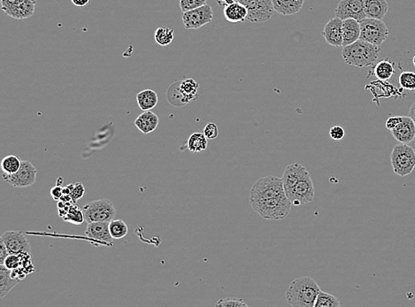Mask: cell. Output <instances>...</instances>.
<instances>
[{"instance_id":"obj_10","label":"cell","mask_w":415,"mask_h":307,"mask_svg":"<svg viewBox=\"0 0 415 307\" xmlns=\"http://www.w3.org/2000/svg\"><path fill=\"white\" fill-rule=\"evenodd\" d=\"M214 19V11L209 5H204L183 14V22L186 30H198Z\"/></svg>"},{"instance_id":"obj_32","label":"cell","mask_w":415,"mask_h":307,"mask_svg":"<svg viewBox=\"0 0 415 307\" xmlns=\"http://www.w3.org/2000/svg\"><path fill=\"white\" fill-rule=\"evenodd\" d=\"M341 303L338 297L321 291L315 301V307H339Z\"/></svg>"},{"instance_id":"obj_23","label":"cell","mask_w":415,"mask_h":307,"mask_svg":"<svg viewBox=\"0 0 415 307\" xmlns=\"http://www.w3.org/2000/svg\"><path fill=\"white\" fill-rule=\"evenodd\" d=\"M223 14H224L226 20L232 23L244 22L247 20V8L244 5H242L241 3L237 2V1L225 7Z\"/></svg>"},{"instance_id":"obj_15","label":"cell","mask_w":415,"mask_h":307,"mask_svg":"<svg viewBox=\"0 0 415 307\" xmlns=\"http://www.w3.org/2000/svg\"><path fill=\"white\" fill-rule=\"evenodd\" d=\"M392 137L401 144L412 143L415 138V123L410 116H402L399 125L391 131Z\"/></svg>"},{"instance_id":"obj_46","label":"cell","mask_w":415,"mask_h":307,"mask_svg":"<svg viewBox=\"0 0 415 307\" xmlns=\"http://www.w3.org/2000/svg\"><path fill=\"white\" fill-rule=\"evenodd\" d=\"M71 1L76 7H84L89 5L91 0H71Z\"/></svg>"},{"instance_id":"obj_48","label":"cell","mask_w":415,"mask_h":307,"mask_svg":"<svg viewBox=\"0 0 415 307\" xmlns=\"http://www.w3.org/2000/svg\"><path fill=\"white\" fill-rule=\"evenodd\" d=\"M260 1H262L264 4H267L268 6H273L272 5V0H260Z\"/></svg>"},{"instance_id":"obj_34","label":"cell","mask_w":415,"mask_h":307,"mask_svg":"<svg viewBox=\"0 0 415 307\" xmlns=\"http://www.w3.org/2000/svg\"><path fill=\"white\" fill-rule=\"evenodd\" d=\"M62 218L64 220L69 221L71 223L75 224V225H81V224L84 223V221L85 220L84 211L81 210L80 208L76 206H71L68 213Z\"/></svg>"},{"instance_id":"obj_37","label":"cell","mask_w":415,"mask_h":307,"mask_svg":"<svg viewBox=\"0 0 415 307\" xmlns=\"http://www.w3.org/2000/svg\"><path fill=\"white\" fill-rule=\"evenodd\" d=\"M180 8L181 12L193 10L198 7H203L208 3V0H180Z\"/></svg>"},{"instance_id":"obj_16","label":"cell","mask_w":415,"mask_h":307,"mask_svg":"<svg viewBox=\"0 0 415 307\" xmlns=\"http://www.w3.org/2000/svg\"><path fill=\"white\" fill-rule=\"evenodd\" d=\"M305 169L306 168L299 163L291 164L285 168L281 180H282L285 194L287 197L292 193V190L296 186V184H298V181L301 179L302 175L304 174Z\"/></svg>"},{"instance_id":"obj_17","label":"cell","mask_w":415,"mask_h":307,"mask_svg":"<svg viewBox=\"0 0 415 307\" xmlns=\"http://www.w3.org/2000/svg\"><path fill=\"white\" fill-rule=\"evenodd\" d=\"M36 6L37 0H23L20 3L4 9L3 12L12 18L23 20L33 15L36 11Z\"/></svg>"},{"instance_id":"obj_19","label":"cell","mask_w":415,"mask_h":307,"mask_svg":"<svg viewBox=\"0 0 415 307\" xmlns=\"http://www.w3.org/2000/svg\"><path fill=\"white\" fill-rule=\"evenodd\" d=\"M305 0H272L274 10L283 16L298 14L301 11Z\"/></svg>"},{"instance_id":"obj_11","label":"cell","mask_w":415,"mask_h":307,"mask_svg":"<svg viewBox=\"0 0 415 307\" xmlns=\"http://www.w3.org/2000/svg\"><path fill=\"white\" fill-rule=\"evenodd\" d=\"M244 5L248 10L247 20L252 23L264 22L269 20L274 14V7L268 6L260 0H235Z\"/></svg>"},{"instance_id":"obj_44","label":"cell","mask_w":415,"mask_h":307,"mask_svg":"<svg viewBox=\"0 0 415 307\" xmlns=\"http://www.w3.org/2000/svg\"><path fill=\"white\" fill-rule=\"evenodd\" d=\"M50 195H51V197H54V200H60L61 197L63 196V188L60 186V185L54 186V187L50 190Z\"/></svg>"},{"instance_id":"obj_31","label":"cell","mask_w":415,"mask_h":307,"mask_svg":"<svg viewBox=\"0 0 415 307\" xmlns=\"http://www.w3.org/2000/svg\"><path fill=\"white\" fill-rule=\"evenodd\" d=\"M21 161H20V158L15 155L6 156L1 161V169L6 174H14L20 169Z\"/></svg>"},{"instance_id":"obj_8","label":"cell","mask_w":415,"mask_h":307,"mask_svg":"<svg viewBox=\"0 0 415 307\" xmlns=\"http://www.w3.org/2000/svg\"><path fill=\"white\" fill-rule=\"evenodd\" d=\"M288 198L294 206H303L311 203L315 198V187L311 174L305 169L301 179L296 184Z\"/></svg>"},{"instance_id":"obj_26","label":"cell","mask_w":415,"mask_h":307,"mask_svg":"<svg viewBox=\"0 0 415 307\" xmlns=\"http://www.w3.org/2000/svg\"><path fill=\"white\" fill-rule=\"evenodd\" d=\"M208 139L204 136V133H193L189 137L187 142V147L191 152H201L208 149Z\"/></svg>"},{"instance_id":"obj_29","label":"cell","mask_w":415,"mask_h":307,"mask_svg":"<svg viewBox=\"0 0 415 307\" xmlns=\"http://www.w3.org/2000/svg\"><path fill=\"white\" fill-rule=\"evenodd\" d=\"M174 30L170 28H158L155 31V42L161 46H168L174 40Z\"/></svg>"},{"instance_id":"obj_18","label":"cell","mask_w":415,"mask_h":307,"mask_svg":"<svg viewBox=\"0 0 415 307\" xmlns=\"http://www.w3.org/2000/svg\"><path fill=\"white\" fill-rule=\"evenodd\" d=\"M110 222H91L88 223L87 229L85 231L86 237L100 241L103 243L112 244L114 237H112L109 229Z\"/></svg>"},{"instance_id":"obj_42","label":"cell","mask_w":415,"mask_h":307,"mask_svg":"<svg viewBox=\"0 0 415 307\" xmlns=\"http://www.w3.org/2000/svg\"><path fill=\"white\" fill-rule=\"evenodd\" d=\"M10 255L6 244L0 239V266L5 264L7 258Z\"/></svg>"},{"instance_id":"obj_1","label":"cell","mask_w":415,"mask_h":307,"mask_svg":"<svg viewBox=\"0 0 415 307\" xmlns=\"http://www.w3.org/2000/svg\"><path fill=\"white\" fill-rule=\"evenodd\" d=\"M321 289L313 278L304 276L292 280L285 293V300L293 307H315Z\"/></svg>"},{"instance_id":"obj_24","label":"cell","mask_w":415,"mask_h":307,"mask_svg":"<svg viewBox=\"0 0 415 307\" xmlns=\"http://www.w3.org/2000/svg\"><path fill=\"white\" fill-rule=\"evenodd\" d=\"M12 270L4 265L0 266V298H4L21 280L12 276Z\"/></svg>"},{"instance_id":"obj_21","label":"cell","mask_w":415,"mask_h":307,"mask_svg":"<svg viewBox=\"0 0 415 307\" xmlns=\"http://www.w3.org/2000/svg\"><path fill=\"white\" fill-rule=\"evenodd\" d=\"M360 37V23L355 19L343 20V46H347L358 41Z\"/></svg>"},{"instance_id":"obj_40","label":"cell","mask_w":415,"mask_h":307,"mask_svg":"<svg viewBox=\"0 0 415 307\" xmlns=\"http://www.w3.org/2000/svg\"><path fill=\"white\" fill-rule=\"evenodd\" d=\"M204 134L205 137H208V139H215L219 135V129H218L217 125L213 122L208 123L204 127Z\"/></svg>"},{"instance_id":"obj_7","label":"cell","mask_w":415,"mask_h":307,"mask_svg":"<svg viewBox=\"0 0 415 307\" xmlns=\"http://www.w3.org/2000/svg\"><path fill=\"white\" fill-rule=\"evenodd\" d=\"M87 223L110 222L116 215V210L110 199L92 201L83 208Z\"/></svg>"},{"instance_id":"obj_33","label":"cell","mask_w":415,"mask_h":307,"mask_svg":"<svg viewBox=\"0 0 415 307\" xmlns=\"http://www.w3.org/2000/svg\"><path fill=\"white\" fill-rule=\"evenodd\" d=\"M109 229L114 239H121L128 233V227L122 220H113L110 221Z\"/></svg>"},{"instance_id":"obj_9","label":"cell","mask_w":415,"mask_h":307,"mask_svg":"<svg viewBox=\"0 0 415 307\" xmlns=\"http://www.w3.org/2000/svg\"><path fill=\"white\" fill-rule=\"evenodd\" d=\"M37 171L33 164L28 161H21L20 169L13 174L2 173V177L7 184L15 188L30 187L37 181Z\"/></svg>"},{"instance_id":"obj_39","label":"cell","mask_w":415,"mask_h":307,"mask_svg":"<svg viewBox=\"0 0 415 307\" xmlns=\"http://www.w3.org/2000/svg\"><path fill=\"white\" fill-rule=\"evenodd\" d=\"M20 265H21V260H20V254L19 255L18 254H10L7 258V260L5 261V264H4L5 267L8 268V269H11V270L19 268Z\"/></svg>"},{"instance_id":"obj_43","label":"cell","mask_w":415,"mask_h":307,"mask_svg":"<svg viewBox=\"0 0 415 307\" xmlns=\"http://www.w3.org/2000/svg\"><path fill=\"white\" fill-rule=\"evenodd\" d=\"M402 120V116H392V117L388 118L387 121H386V127L388 129V131H392L393 129H395L399 122Z\"/></svg>"},{"instance_id":"obj_6","label":"cell","mask_w":415,"mask_h":307,"mask_svg":"<svg viewBox=\"0 0 415 307\" xmlns=\"http://www.w3.org/2000/svg\"><path fill=\"white\" fill-rule=\"evenodd\" d=\"M360 40L365 41L377 46H381L388 38V29L382 20L366 17L359 21Z\"/></svg>"},{"instance_id":"obj_20","label":"cell","mask_w":415,"mask_h":307,"mask_svg":"<svg viewBox=\"0 0 415 307\" xmlns=\"http://www.w3.org/2000/svg\"><path fill=\"white\" fill-rule=\"evenodd\" d=\"M134 123L142 133L149 134L156 131L160 123V119L157 114H154L151 110L144 111L136 119Z\"/></svg>"},{"instance_id":"obj_2","label":"cell","mask_w":415,"mask_h":307,"mask_svg":"<svg viewBox=\"0 0 415 307\" xmlns=\"http://www.w3.org/2000/svg\"><path fill=\"white\" fill-rule=\"evenodd\" d=\"M380 54V46L360 39L350 45L344 46L342 50V56L345 63L358 67L375 66Z\"/></svg>"},{"instance_id":"obj_5","label":"cell","mask_w":415,"mask_h":307,"mask_svg":"<svg viewBox=\"0 0 415 307\" xmlns=\"http://www.w3.org/2000/svg\"><path fill=\"white\" fill-rule=\"evenodd\" d=\"M392 169L399 176H407L415 168V150L407 144L399 143L391 154Z\"/></svg>"},{"instance_id":"obj_22","label":"cell","mask_w":415,"mask_h":307,"mask_svg":"<svg viewBox=\"0 0 415 307\" xmlns=\"http://www.w3.org/2000/svg\"><path fill=\"white\" fill-rule=\"evenodd\" d=\"M367 17L382 20L387 14L388 5L387 0H363Z\"/></svg>"},{"instance_id":"obj_25","label":"cell","mask_w":415,"mask_h":307,"mask_svg":"<svg viewBox=\"0 0 415 307\" xmlns=\"http://www.w3.org/2000/svg\"><path fill=\"white\" fill-rule=\"evenodd\" d=\"M137 101L141 110L150 111L156 107L159 102L158 94L152 90H144L137 95Z\"/></svg>"},{"instance_id":"obj_38","label":"cell","mask_w":415,"mask_h":307,"mask_svg":"<svg viewBox=\"0 0 415 307\" xmlns=\"http://www.w3.org/2000/svg\"><path fill=\"white\" fill-rule=\"evenodd\" d=\"M215 306L220 307H247V304L242 298H233L228 297L224 299H220L215 304Z\"/></svg>"},{"instance_id":"obj_36","label":"cell","mask_w":415,"mask_h":307,"mask_svg":"<svg viewBox=\"0 0 415 307\" xmlns=\"http://www.w3.org/2000/svg\"><path fill=\"white\" fill-rule=\"evenodd\" d=\"M67 187L70 190V196L73 199V202L75 203L76 201L84 197L85 195V187L82 183H76L74 184H68Z\"/></svg>"},{"instance_id":"obj_3","label":"cell","mask_w":415,"mask_h":307,"mask_svg":"<svg viewBox=\"0 0 415 307\" xmlns=\"http://www.w3.org/2000/svg\"><path fill=\"white\" fill-rule=\"evenodd\" d=\"M285 194L281 178L269 175L258 179L250 190L249 200L251 203H258L280 197Z\"/></svg>"},{"instance_id":"obj_13","label":"cell","mask_w":415,"mask_h":307,"mask_svg":"<svg viewBox=\"0 0 415 307\" xmlns=\"http://www.w3.org/2000/svg\"><path fill=\"white\" fill-rule=\"evenodd\" d=\"M10 254L31 253V244L21 231H7L1 237Z\"/></svg>"},{"instance_id":"obj_28","label":"cell","mask_w":415,"mask_h":307,"mask_svg":"<svg viewBox=\"0 0 415 307\" xmlns=\"http://www.w3.org/2000/svg\"><path fill=\"white\" fill-rule=\"evenodd\" d=\"M198 88L199 84L194 79H186L179 83V90L190 102L198 97Z\"/></svg>"},{"instance_id":"obj_30","label":"cell","mask_w":415,"mask_h":307,"mask_svg":"<svg viewBox=\"0 0 415 307\" xmlns=\"http://www.w3.org/2000/svg\"><path fill=\"white\" fill-rule=\"evenodd\" d=\"M168 99L169 103L174 107H184L190 103V101L181 93L179 90V83H174L168 91Z\"/></svg>"},{"instance_id":"obj_4","label":"cell","mask_w":415,"mask_h":307,"mask_svg":"<svg viewBox=\"0 0 415 307\" xmlns=\"http://www.w3.org/2000/svg\"><path fill=\"white\" fill-rule=\"evenodd\" d=\"M292 206V202L286 195L251 204V208L263 219L275 220H283L287 217Z\"/></svg>"},{"instance_id":"obj_41","label":"cell","mask_w":415,"mask_h":307,"mask_svg":"<svg viewBox=\"0 0 415 307\" xmlns=\"http://www.w3.org/2000/svg\"><path fill=\"white\" fill-rule=\"evenodd\" d=\"M329 136L333 140H343L345 137V131L341 126H334L329 131Z\"/></svg>"},{"instance_id":"obj_35","label":"cell","mask_w":415,"mask_h":307,"mask_svg":"<svg viewBox=\"0 0 415 307\" xmlns=\"http://www.w3.org/2000/svg\"><path fill=\"white\" fill-rule=\"evenodd\" d=\"M399 85L404 90H415V73L412 71H404L399 78Z\"/></svg>"},{"instance_id":"obj_45","label":"cell","mask_w":415,"mask_h":307,"mask_svg":"<svg viewBox=\"0 0 415 307\" xmlns=\"http://www.w3.org/2000/svg\"><path fill=\"white\" fill-rule=\"evenodd\" d=\"M0 1H1L2 10H4V9H6L7 7H12V6H14V5L20 3V2L23 1V0H0Z\"/></svg>"},{"instance_id":"obj_49","label":"cell","mask_w":415,"mask_h":307,"mask_svg":"<svg viewBox=\"0 0 415 307\" xmlns=\"http://www.w3.org/2000/svg\"><path fill=\"white\" fill-rule=\"evenodd\" d=\"M412 63H413V65H414L415 67V56L414 57H413V59H412Z\"/></svg>"},{"instance_id":"obj_47","label":"cell","mask_w":415,"mask_h":307,"mask_svg":"<svg viewBox=\"0 0 415 307\" xmlns=\"http://www.w3.org/2000/svg\"><path fill=\"white\" fill-rule=\"evenodd\" d=\"M409 116L412 118V120L415 123V102L412 103V106L409 108Z\"/></svg>"},{"instance_id":"obj_27","label":"cell","mask_w":415,"mask_h":307,"mask_svg":"<svg viewBox=\"0 0 415 307\" xmlns=\"http://www.w3.org/2000/svg\"><path fill=\"white\" fill-rule=\"evenodd\" d=\"M394 73V64L390 60H381L378 63L375 64L374 74L377 77L378 80L388 81L392 78Z\"/></svg>"},{"instance_id":"obj_14","label":"cell","mask_w":415,"mask_h":307,"mask_svg":"<svg viewBox=\"0 0 415 307\" xmlns=\"http://www.w3.org/2000/svg\"><path fill=\"white\" fill-rule=\"evenodd\" d=\"M322 35L329 45L343 46V20L336 16L332 18L325 25Z\"/></svg>"},{"instance_id":"obj_12","label":"cell","mask_w":415,"mask_h":307,"mask_svg":"<svg viewBox=\"0 0 415 307\" xmlns=\"http://www.w3.org/2000/svg\"><path fill=\"white\" fill-rule=\"evenodd\" d=\"M335 14L343 20L355 19L360 21L367 17L363 0H341L335 8Z\"/></svg>"}]
</instances>
